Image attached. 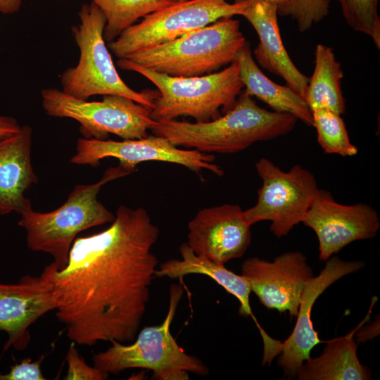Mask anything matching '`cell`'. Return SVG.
Here are the masks:
<instances>
[{"label": "cell", "mask_w": 380, "mask_h": 380, "mask_svg": "<svg viewBox=\"0 0 380 380\" xmlns=\"http://www.w3.org/2000/svg\"><path fill=\"white\" fill-rule=\"evenodd\" d=\"M343 17L355 31L368 35L380 49L379 0H338Z\"/></svg>", "instance_id": "d4e9b609"}, {"label": "cell", "mask_w": 380, "mask_h": 380, "mask_svg": "<svg viewBox=\"0 0 380 380\" xmlns=\"http://www.w3.org/2000/svg\"><path fill=\"white\" fill-rule=\"evenodd\" d=\"M297 120L289 114L259 106L252 96L243 92L230 110L215 120L202 122L163 120L151 130L177 147L206 153H234L256 142L288 134Z\"/></svg>", "instance_id": "7a4b0ae2"}, {"label": "cell", "mask_w": 380, "mask_h": 380, "mask_svg": "<svg viewBox=\"0 0 380 380\" xmlns=\"http://www.w3.org/2000/svg\"><path fill=\"white\" fill-rule=\"evenodd\" d=\"M76 343L72 342L66 354L68 372L64 377L65 380H105L109 374L104 372L96 367L88 365L80 355Z\"/></svg>", "instance_id": "4316f807"}, {"label": "cell", "mask_w": 380, "mask_h": 380, "mask_svg": "<svg viewBox=\"0 0 380 380\" xmlns=\"http://www.w3.org/2000/svg\"><path fill=\"white\" fill-rule=\"evenodd\" d=\"M273 4L278 15L289 17L300 32H306L329 13L331 0H264Z\"/></svg>", "instance_id": "484cf974"}, {"label": "cell", "mask_w": 380, "mask_h": 380, "mask_svg": "<svg viewBox=\"0 0 380 380\" xmlns=\"http://www.w3.org/2000/svg\"><path fill=\"white\" fill-rule=\"evenodd\" d=\"M246 43L239 21L226 18L123 58L170 76H201L233 62Z\"/></svg>", "instance_id": "8992f818"}, {"label": "cell", "mask_w": 380, "mask_h": 380, "mask_svg": "<svg viewBox=\"0 0 380 380\" xmlns=\"http://www.w3.org/2000/svg\"><path fill=\"white\" fill-rule=\"evenodd\" d=\"M128 174L120 165L110 167L97 182L75 185L55 210L40 213L32 208L22 213L18 224L26 231L27 247L51 255L58 270L63 269L80 232L114 220L115 215L99 201L98 194L106 183Z\"/></svg>", "instance_id": "3957f363"}, {"label": "cell", "mask_w": 380, "mask_h": 380, "mask_svg": "<svg viewBox=\"0 0 380 380\" xmlns=\"http://www.w3.org/2000/svg\"><path fill=\"white\" fill-rule=\"evenodd\" d=\"M302 223L316 234L319 258L322 261L353 241L374 238L380 227L378 213L370 205L341 204L322 189H319Z\"/></svg>", "instance_id": "7c38bea8"}, {"label": "cell", "mask_w": 380, "mask_h": 380, "mask_svg": "<svg viewBox=\"0 0 380 380\" xmlns=\"http://www.w3.org/2000/svg\"><path fill=\"white\" fill-rule=\"evenodd\" d=\"M361 260L346 261L332 255L324 269L306 284L300 300L297 319L290 336L278 344L277 365L289 379H294L303 363L310 357L312 350L322 341L311 319L312 306L317 299L332 284L348 274L361 270Z\"/></svg>", "instance_id": "2e32d148"}, {"label": "cell", "mask_w": 380, "mask_h": 380, "mask_svg": "<svg viewBox=\"0 0 380 380\" xmlns=\"http://www.w3.org/2000/svg\"><path fill=\"white\" fill-rule=\"evenodd\" d=\"M44 359V355L34 362L30 358L24 359L20 363L11 366L8 373H0V380H45L46 379L41 370Z\"/></svg>", "instance_id": "83f0119b"}, {"label": "cell", "mask_w": 380, "mask_h": 380, "mask_svg": "<svg viewBox=\"0 0 380 380\" xmlns=\"http://www.w3.org/2000/svg\"><path fill=\"white\" fill-rule=\"evenodd\" d=\"M182 295V286L172 284L168 311L163 323L142 329L132 344L112 340L111 346L93 355L94 366L113 374L131 368L146 369L153 372L152 379L157 380H187L190 372L208 375V367L198 357L185 353L170 333Z\"/></svg>", "instance_id": "5b68a950"}, {"label": "cell", "mask_w": 380, "mask_h": 380, "mask_svg": "<svg viewBox=\"0 0 380 380\" xmlns=\"http://www.w3.org/2000/svg\"><path fill=\"white\" fill-rule=\"evenodd\" d=\"M159 236L146 210L120 205L105 230L77 237L65 267L52 262L56 316L77 345L134 340L158 260Z\"/></svg>", "instance_id": "6da1fadb"}, {"label": "cell", "mask_w": 380, "mask_h": 380, "mask_svg": "<svg viewBox=\"0 0 380 380\" xmlns=\"http://www.w3.org/2000/svg\"><path fill=\"white\" fill-rule=\"evenodd\" d=\"M251 227L238 205L205 208L189 222L186 243L195 254L224 265L244 255L251 241Z\"/></svg>", "instance_id": "9a60e30c"}, {"label": "cell", "mask_w": 380, "mask_h": 380, "mask_svg": "<svg viewBox=\"0 0 380 380\" xmlns=\"http://www.w3.org/2000/svg\"><path fill=\"white\" fill-rule=\"evenodd\" d=\"M170 1H184V0H169Z\"/></svg>", "instance_id": "4dcf8cb0"}, {"label": "cell", "mask_w": 380, "mask_h": 380, "mask_svg": "<svg viewBox=\"0 0 380 380\" xmlns=\"http://www.w3.org/2000/svg\"><path fill=\"white\" fill-rule=\"evenodd\" d=\"M106 158H117L124 170L133 172L138 164L148 161L175 163L200 173L208 170L217 176L224 171L215 163L211 153L179 148L167 139L156 135L141 139L122 141L78 139L75 153L70 163L79 165L97 166Z\"/></svg>", "instance_id": "8fae6325"}, {"label": "cell", "mask_w": 380, "mask_h": 380, "mask_svg": "<svg viewBox=\"0 0 380 380\" xmlns=\"http://www.w3.org/2000/svg\"><path fill=\"white\" fill-rule=\"evenodd\" d=\"M23 0H0V12L6 15L17 13L21 8Z\"/></svg>", "instance_id": "f546056e"}, {"label": "cell", "mask_w": 380, "mask_h": 380, "mask_svg": "<svg viewBox=\"0 0 380 380\" xmlns=\"http://www.w3.org/2000/svg\"><path fill=\"white\" fill-rule=\"evenodd\" d=\"M312 115L318 143L326 153L343 157L357 154L358 148L351 143L340 114L319 108L312 110Z\"/></svg>", "instance_id": "cb8c5ba5"}, {"label": "cell", "mask_w": 380, "mask_h": 380, "mask_svg": "<svg viewBox=\"0 0 380 380\" xmlns=\"http://www.w3.org/2000/svg\"><path fill=\"white\" fill-rule=\"evenodd\" d=\"M262 179L255 204L244 210L250 225L271 222L270 230L278 238L286 236L302 222L319 189L314 175L300 165L288 172L281 170L266 158L255 163Z\"/></svg>", "instance_id": "30bf717a"}, {"label": "cell", "mask_w": 380, "mask_h": 380, "mask_svg": "<svg viewBox=\"0 0 380 380\" xmlns=\"http://www.w3.org/2000/svg\"><path fill=\"white\" fill-rule=\"evenodd\" d=\"M117 65L125 70L137 72L157 88L151 117L155 121L189 116L196 122H208L220 117L235 104L243 84L239 67L234 61L221 71L196 77H173L157 72L127 58Z\"/></svg>", "instance_id": "277c9868"}, {"label": "cell", "mask_w": 380, "mask_h": 380, "mask_svg": "<svg viewBox=\"0 0 380 380\" xmlns=\"http://www.w3.org/2000/svg\"><path fill=\"white\" fill-rule=\"evenodd\" d=\"M241 269L264 306L296 317L303 291L314 277L305 254L286 252L272 262L252 257L243 262Z\"/></svg>", "instance_id": "4fadbf2b"}, {"label": "cell", "mask_w": 380, "mask_h": 380, "mask_svg": "<svg viewBox=\"0 0 380 380\" xmlns=\"http://www.w3.org/2000/svg\"><path fill=\"white\" fill-rule=\"evenodd\" d=\"M78 16L80 22L72 32L80 58L77 65L61 74V90L84 101L96 95H120L153 108L158 92L136 91L118 74L103 37L106 20L101 10L91 1L82 4Z\"/></svg>", "instance_id": "52a82bcc"}, {"label": "cell", "mask_w": 380, "mask_h": 380, "mask_svg": "<svg viewBox=\"0 0 380 380\" xmlns=\"http://www.w3.org/2000/svg\"><path fill=\"white\" fill-rule=\"evenodd\" d=\"M315 68L304 96L310 110L327 108L340 115L345 113L346 103L341 88L343 72L333 49L317 44L315 51Z\"/></svg>", "instance_id": "7402d4cb"}, {"label": "cell", "mask_w": 380, "mask_h": 380, "mask_svg": "<svg viewBox=\"0 0 380 380\" xmlns=\"http://www.w3.org/2000/svg\"><path fill=\"white\" fill-rule=\"evenodd\" d=\"M41 97L49 116L77 121L86 139L104 140L109 134L122 139H141L157 123L151 117V108L120 95H104L101 101H89L51 87L43 89Z\"/></svg>", "instance_id": "ba28073f"}, {"label": "cell", "mask_w": 380, "mask_h": 380, "mask_svg": "<svg viewBox=\"0 0 380 380\" xmlns=\"http://www.w3.org/2000/svg\"><path fill=\"white\" fill-rule=\"evenodd\" d=\"M51 273L49 264L39 276L25 275L13 284L0 283V331L8 335L4 351L11 347L26 349L30 341L29 327L56 310Z\"/></svg>", "instance_id": "5bb4252c"}, {"label": "cell", "mask_w": 380, "mask_h": 380, "mask_svg": "<svg viewBox=\"0 0 380 380\" xmlns=\"http://www.w3.org/2000/svg\"><path fill=\"white\" fill-rule=\"evenodd\" d=\"M251 0H184L143 18L124 30L108 48L123 58L138 51L159 45L204 27L220 19L242 15Z\"/></svg>", "instance_id": "9c48e42d"}, {"label": "cell", "mask_w": 380, "mask_h": 380, "mask_svg": "<svg viewBox=\"0 0 380 380\" xmlns=\"http://www.w3.org/2000/svg\"><path fill=\"white\" fill-rule=\"evenodd\" d=\"M241 15L258 35L253 54L260 65L284 79L286 86L304 99L309 78L296 67L284 46L276 7L264 0H251Z\"/></svg>", "instance_id": "ac0fdd59"}, {"label": "cell", "mask_w": 380, "mask_h": 380, "mask_svg": "<svg viewBox=\"0 0 380 380\" xmlns=\"http://www.w3.org/2000/svg\"><path fill=\"white\" fill-rule=\"evenodd\" d=\"M103 13L106 23L103 37L106 42L115 40L141 18L165 8L169 0H91Z\"/></svg>", "instance_id": "603a6c76"}, {"label": "cell", "mask_w": 380, "mask_h": 380, "mask_svg": "<svg viewBox=\"0 0 380 380\" xmlns=\"http://www.w3.org/2000/svg\"><path fill=\"white\" fill-rule=\"evenodd\" d=\"M179 252L182 259H170L165 261L160 265L158 269H156L154 276L177 279L188 274H201L210 277L239 300L240 315L251 317L256 324L261 336L265 337L267 335L252 312L250 305L251 288L246 278L227 269L224 265L215 263L195 254L186 242L180 246Z\"/></svg>", "instance_id": "d6986e66"}, {"label": "cell", "mask_w": 380, "mask_h": 380, "mask_svg": "<svg viewBox=\"0 0 380 380\" xmlns=\"http://www.w3.org/2000/svg\"><path fill=\"white\" fill-rule=\"evenodd\" d=\"M32 129L27 125L0 140V215H20L32 208L25 196L38 182L32 164Z\"/></svg>", "instance_id": "e0dca14e"}, {"label": "cell", "mask_w": 380, "mask_h": 380, "mask_svg": "<svg viewBox=\"0 0 380 380\" xmlns=\"http://www.w3.org/2000/svg\"><path fill=\"white\" fill-rule=\"evenodd\" d=\"M20 127L15 118L0 115V140L13 135L19 131Z\"/></svg>", "instance_id": "f1b7e54d"}, {"label": "cell", "mask_w": 380, "mask_h": 380, "mask_svg": "<svg viewBox=\"0 0 380 380\" xmlns=\"http://www.w3.org/2000/svg\"><path fill=\"white\" fill-rule=\"evenodd\" d=\"M360 325L346 336L328 341L319 356L314 358L310 357L305 360L297 372V379L298 380L370 379L372 377L370 370L360 363L357 355V345L354 336Z\"/></svg>", "instance_id": "44dd1931"}, {"label": "cell", "mask_w": 380, "mask_h": 380, "mask_svg": "<svg viewBox=\"0 0 380 380\" xmlns=\"http://www.w3.org/2000/svg\"><path fill=\"white\" fill-rule=\"evenodd\" d=\"M246 94L267 104L273 111L286 113L312 127V111L305 99L288 86H281L269 79L254 61L248 42L237 52L234 60Z\"/></svg>", "instance_id": "ffe728a7"}]
</instances>
